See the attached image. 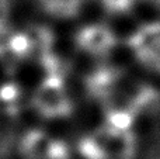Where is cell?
<instances>
[{
    "label": "cell",
    "mask_w": 160,
    "mask_h": 159,
    "mask_svg": "<svg viewBox=\"0 0 160 159\" xmlns=\"http://www.w3.org/2000/svg\"><path fill=\"white\" fill-rule=\"evenodd\" d=\"M122 44L139 69L160 79V17L136 24Z\"/></svg>",
    "instance_id": "cell-1"
},
{
    "label": "cell",
    "mask_w": 160,
    "mask_h": 159,
    "mask_svg": "<svg viewBox=\"0 0 160 159\" xmlns=\"http://www.w3.org/2000/svg\"><path fill=\"white\" fill-rule=\"evenodd\" d=\"M121 44L118 33L104 21L82 23L73 34L76 52L94 64L108 61Z\"/></svg>",
    "instance_id": "cell-2"
},
{
    "label": "cell",
    "mask_w": 160,
    "mask_h": 159,
    "mask_svg": "<svg viewBox=\"0 0 160 159\" xmlns=\"http://www.w3.org/2000/svg\"><path fill=\"white\" fill-rule=\"evenodd\" d=\"M122 82V72L119 68L110 65L108 61L98 62L87 72L83 86L87 97L97 103H105L112 99Z\"/></svg>",
    "instance_id": "cell-3"
},
{
    "label": "cell",
    "mask_w": 160,
    "mask_h": 159,
    "mask_svg": "<svg viewBox=\"0 0 160 159\" xmlns=\"http://www.w3.org/2000/svg\"><path fill=\"white\" fill-rule=\"evenodd\" d=\"M93 0H41L48 14L59 21H73L83 16Z\"/></svg>",
    "instance_id": "cell-4"
},
{
    "label": "cell",
    "mask_w": 160,
    "mask_h": 159,
    "mask_svg": "<svg viewBox=\"0 0 160 159\" xmlns=\"http://www.w3.org/2000/svg\"><path fill=\"white\" fill-rule=\"evenodd\" d=\"M105 16L121 18L132 14L141 2L139 0H93Z\"/></svg>",
    "instance_id": "cell-5"
},
{
    "label": "cell",
    "mask_w": 160,
    "mask_h": 159,
    "mask_svg": "<svg viewBox=\"0 0 160 159\" xmlns=\"http://www.w3.org/2000/svg\"><path fill=\"white\" fill-rule=\"evenodd\" d=\"M141 3H145V4H148L149 7L155 8V10H158L160 13V0H139Z\"/></svg>",
    "instance_id": "cell-6"
}]
</instances>
